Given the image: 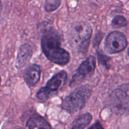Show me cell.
<instances>
[{
  "instance_id": "6da1fadb",
  "label": "cell",
  "mask_w": 129,
  "mask_h": 129,
  "mask_svg": "<svg viewBox=\"0 0 129 129\" xmlns=\"http://www.w3.org/2000/svg\"><path fill=\"white\" fill-rule=\"evenodd\" d=\"M41 45L44 54L52 62L63 66L69 62V54L60 47L59 37L54 32L50 31L43 35Z\"/></svg>"
},
{
  "instance_id": "7a4b0ae2",
  "label": "cell",
  "mask_w": 129,
  "mask_h": 129,
  "mask_svg": "<svg viewBox=\"0 0 129 129\" xmlns=\"http://www.w3.org/2000/svg\"><path fill=\"white\" fill-rule=\"evenodd\" d=\"M91 89L89 86L78 88L64 98L62 108L71 113L83 109L86 103V98L90 94Z\"/></svg>"
},
{
  "instance_id": "3957f363",
  "label": "cell",
  "mask_w": 129,
  "mask_h": 129,
  "mask_svg": "<svg viewBox=\"0 0 129 129\" xmlns=\"http://www.w3.org/2000/svg\"><path fill=\"white\" fill-rule=\"evenodd\" d=\"M71 39L79 48L86 49L92 35V28L87 22H79L74 24L71 30Z\"/></svg>"
},
{
  "instance_id": "277c9868",
  "label": "cell",
  "mask_w": 129,
  "mask_h": 129,
  "mask_svg": "<svg viewBox=\"0 0 129 129\" xmlns=\"http://www.w3.org/2000/svg\"><path fill=\"white\" fill-rule=\"evenodd\" d=\"M68 75L65 71H61L54 76L47 83L45 87L39 89L37 97L40 100L46 101L57 91L66 83Z\"/></svg>"
},
{
  "instance_id": "5b68a950",
  "label": "cell",
  "mask_w": 129,
  "mask_h": 129,
  "mask_svg": "<svg viewBox=\"0 0 129 129\" xmlns=\"http://www.w3.org/2000/svg\"><path fill=\"white\" fill-rule=\"evenodd\" d=\"M127 41L123 34L118 31L111 32L105 40V47L110 54H116L126 48Z\"/></svg>"
},
{
  "instance_id": "8992f818",
  "label": "cell",
  "mask_w": 129,
  "mask_h": 129,
  "mask_svg": "<svg viewBox=\"0 0 129 129\" xmlns=\"http://www.w3.org/2000/svg\"><path fill=\"white\" fill-rule=\"evenodd\" d=\"M40 67L37 64H31L25 69L24 72V79L30 86L35 85L40 78Z\"/></svg>"
},
{
  "instance_id": "52a82bcc",
  "label": "cell",
  "mask_w": 129,
  "mask_h": 129,
  "mask_svg": "<svg viewBox=\"0 0 129 129\" xmlns=\"http://www.w3.org/2000/svg\"><path fill=\"white\" fill-rule=\"evenodd\" d=\"M95 68V58L92 55H90L79 67L78 69V73H77V74H76V76L75 78H77V77L84 78L87 76L92 75L94 73Z\"/></svg>"
},
{
  "instance_id": "ba28073f",
  "label": "cell",
  "mask_w": 129,
  "mask_h": 129,
  "mask_svg": "<svg viewBox=\"0 0 129 129\" xmlns=\"http://www.w3.org/2000/svg\"><path fill=\"white\" fill-rule=\"evenodd\" d=\"M28 129H52L47 121L40 116H34L26 123Z\"/></svg>"
},
{
  "instance_id": "9c48e42d",
  "label": "cell",
  "mask_w": 129,
  "mask_h": 129,
  "mask_svg": "<svg viewBox=\"0 0 129 129\" xmlns=\"http://www.w3.org/2000/svg\"><path fill=\"white\" fill-rule=\"evenodd\" d=\"M33 54L31 46L28 44H23L19 49L18 54V61L21 66L28 62Z\"/></svg>"
},
{
  "instance_id": "30bf717a",
  "label": "cell",
  "mask_w": 129,
  "mask_h": 129,
  "mask_svg": "<svg viewBox=\"0 0 129 129\" xmlns=\"http://www.w3.org/2000/svg\"><path fill=\"white\" fill-rule=\"evenodd\" d=\"M92 118L93 117L90 113H84L78 117L73 122L71 129H84L90 123Z\"/></svg>"
},
{
  "instance_id": "8fae6325",
  "label": "cell",
  "mask_w": 129,
  "mask_h": 129,
  "mask_svg": "<svg viewBox=\"0 0 129 129\" xmlns=\"http://www.w3.org/2000/svg\"><path fill=\"white\" fill-rule=\"evenodd\" d=\"M62 0H46L44 5L45 10L48 12L56 10L61 4Z\"/></svg>"
},
{
  "instance_id": "7c38bea8",
  "label": "cell",
  "mask_w": 129,
  "mask_h": 129,
  "mask_svg": "<svg viewBox=\"0 0 129 129\" xmlns=\"http://www.w3.org/2000/svg\"><path fill=\"white\" fill-rule=\"evenodd\" d=\"M127 24V20L124 16H122V15H117V16H115V18L112 21V26L115 28L123 27V26H126Z\"/></svg>"
},
{
  "instance_id": "4fadbf2b",
  "label": "cell",
  "mask_w": 129,
  "mask_h": 129,
  "mask_svg": "<svg viewBox=\"0 0 129 129\" xmlns=\"http://www.w3.org/2000/svg\"><path fill=\"white\" fill-rule=\"evenodd\" d=\"M120 88L123 91V92H124L125 94H126V96H127L129 100V84H123V85L121 86Z\"/></svg>"
},
{
  "instance_id": "5bb4252c",
  "label": "cell",
  "mask_w": 129,
  "mask_h": 129,
  "mask_svg": "<svg viewBox=\"0 0 129 129\" xmlns=\"http://www.w3.org/2000/svg\"><path fill=\"white\" fill-rule=\"evenodd\" d=\"M89 129H103L102 126L101 125L100 123L99 122H96L95 124L93 125L92 127H91Z\"/></svg>"
},
{
  "instance_id": "9a60e30c",
  "label": "cell",
  "mask_w": 129,
  "mask_h": 129,
  "mask_svg": "<svg viewBox=\"0 0 129 129\" xmlns=\"http://www.w3.org/2000/svg\"><path fill=\"white\" fill-rule=\"evenodd\" d=\"M1 11H2V3H1V1L0 0V15H1Z\"/></svg>"
},
{
  "instance_id": "2e32d148",
  "label": "cell",
  "mask_w": 129,
  "mask_h": 129,
  "mask_svg": "<svg viewBox=\"0 0 129 129\" xmlns=\"http://www.w3.org/2000/svg\"><path fill=\"white\" fill-rule=\"evenodd\" d=\"M1 77H0V84H1Z\"/></svg>"
},
{
  "instance_id": "e0dca14e",
  "label": "cell",
  "mask_w": 129,
  "mask_h": 129,
  "mask_svg": "<svg viewBox=\"0 0 129 129\" xmlns=\"http://www.w3.org/2000/svg\"><path fill=\"white\" fill-rule=\"evenodd\" d=\"M128 56H129V48H128Z\"/></svg>"
}]
</instances>
